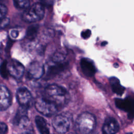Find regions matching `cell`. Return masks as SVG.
I'll return each mask as SVG.
<instances>
[{
    "mask_svg": "<svg viewBox=\"0 0 134 134\" xmlns=\"http://www.w3.org/2000/svg\"><path fill=\"white\" fill-rule=\"evenodd\" d=\"M46 99L54 103L58 107L64 105L66 100L67 91L63 87L53 84L47 86L44 90Z\"/></svg>",
    "mask_w": 134,
    "mask_h": 134,
    "instance_id": "6da1fadb",
    "label": "cell"
},
{
    "mask_svg": "<svg viewBox=\"0 0 134 134\" xmlns=\"http://www.w3.org/2000/svg\"><path fill=\"white\" fill-rule=\"evenodd\" d=\"M96 125V119L91 113L84 112L76 118L75 129L77 134H90Z\"/></svg>",
    "mask_w": 134,
    "mask_h": 134,
    "instance_id": "7a4b0ae2",
    "label": "cell"
},
{
    "mask_svg": "<svg viewBox=\"0 0 134 134\" xmlns=\"http://www.w3.org/2000/svg\"><path fill=\"white\" fill-rule=\"evenodd\" d=\"M44 16V8L40 3H36L25 10L22 19L27 23H36L42 19Z\"/></svg>",
    "mask_w": 134,
    "mask_h": 134,
    "instance_id": "3957f363",
    "label": "cell"
},
{
    "mask_svg": "<svg viewBox=\"0 0 134 134\" xmlns=\"http://www.w3.org/2000/svg\"><path fill=\"white\" fill-rule=\"evenodd\" d=\"M65 55L62 53L58 52L54 55L52 60V63L49 65L48 68L47 77H52L65 69L68 65V63L65 61Z\"/></svg>",
    "mask_w": 134,
    "mask_h": 134,
    "instance_id": "277c9868",
    "label": "cell"
},
{
    "mask_svg": "<svg viewBox=\"0 0 134 134\" xmlns=\"http://www.w3.org/2000/svg\"><path fill=\"white\" fill-rule=\"evenodd\" d=\"M35 107L38 112L47 117L54 115L58 109L54 103L44 97L37 98L35 101Z\"/></svg>",
    "mask_w": 134,
    "mask_h": 134,
    "instance_id": "5b68a950",
    "label": "cell"
},
{
    "mask_svg": "<svg viewBox=\"0 0 134 134\" xmlns=\"http://www.w3.org/2000/svg\"><path fill=\"white\" fill-rule=\"evenodd\" d=\"M115 103L117 108L128 113L129 118L134 117V96H128L125 99L116 98Z\"/></svg>",
    "mask_w": 134,
    "mask_h": 134,
    "instance_id": "8992f818",
    "label": "cell"
},
{
    "mask_svg": "<svg viewBox=\"0 0 134 134\" xmlns=\"http://www.w3.org/2000/svg\"><path fill=\"white\" fill-rule=\"evenodd\" d=\"M16 97L21 107L28 109L33 103V98L30 92L26 87L19 88L16 93Z\"/></svg>",
    "mask_w": 134,
    "mask_h": 134,
    "instance_id": "52a82bcc",
    "label": "cell"
},
{
    "mask_svg": "<svg viewBox=\"0 0 134 134\" xmlns=\"http://www.w3.org/2000/svg\"><path fill=\"white\" fill-rule=\"evenodd\" d=\"M52 124L54 130L60 134L66 133L70 128V120L63 114L55 116L52 120Z\"/></svg>",
    "mask_w": 134,
    "mask_h": 134,
    "instance_id": "ba28073f",
    "label": "cell"
},
{
    "mask_svg": "<svg viewBox=\"0 0 134 134\" xmlns=\"http://www.w3.org/2000/svg\"><path fill=\"white\" fill-rule=\"evenodd\" d=\"M7 69L8 74L17 79L21 78L25 72L24 65L16 60H12L7 62Z\"/></svg>",
    "mask_w": 134,
    "mask_h": 134,
    "instance_id": "9c48e42d",
    "label": "cell"
},
{
    "mask_svg": "<svg viewBox=\"0 0 134 134\" xmlns=\"http://www.w3.org/2000/svg\"><path fill=\"white\" fill-rule=\"evenodd\" d=\"M44 73V68L40 63L35 61L29 66L27 70V76L31 80H38L41 78Z\"/></svg>",
    "mask_w": 134,
    "mask_h": 134,
    "instance_id": "30bf717a",
    "label": "cell"
},
{
    "mask_svg": "<svg viewBox=\"0 0 134 134\" xmlns=\"http://www.w3.org/2000/svg\"><path fill=\"white\" fill-rule=\"evenodd\" d=\"M12 103V97L9 90L4 85H0V110L8 109Z\"/></svg>",
    "mask_w": 134,
    "mask_h": 134,
    "instance_id": "8fae6325",
    "label": "cell"
},
{
    "mask_svg": "<svg viewBox=\"0 0 134 134\" xmlns=\"http://www.w3.org/2000/svg\"><path fill=\"white\" fill-rule=\"evenodd\" d=\"M119 128V126L117 120L112 117L106 118L103 124L102 132L103 134H115Z\"/></svg>",
    "mask_w": 134,
    "mask_h": 134,
    "instance_id": "7c38bea8",
    "label": "cell"
},
{
    "mask_svg": "<svg viewBox=\"0 0 134 134\" xmlns=\"http://www.w3.org/2000/svg\"><path fill=\"white\" fill-rule=\"evenodd\" d=\"M80 66L83 74L87 77H92L96 72L93 62L88 58H82L80 61Z\"/></svg>",
    "mask_w": 134,
    "mask_h": 134,
    "instance_id": "4fadbf2b",
    "label": "cell"
},
{
    "mask_svg": "<svg viewBox=\"0 0 134 134\" xmlns=\"http://www.w3.org/2000/svg\"><path fill=\"white\" fill-rule=\"evenodd\" d=\"M27 109L21 107L19 108L14 119V122L21 128H25L28 126L29 119L27 115Z\"/></svg>",
    "mask_w": 134,
    "mask_h": 134,
    "instance_id": "5bb4252c",
    "label": "cell"
},
{
    "mask_svg": "<svg viewBox=\"0 0 134 134\" xmlns=\"http://www.w3.org/2000/svg\"><path fill=\"white\" fill-rule=\"evenodd\" d=\"M35 123L40 134H50L49 128L47 121L43 117L37 116L35 117Z\"/></svg>",
    "mask_w": 134,
    "mask_h": 134,
    "instance_id": "9a60e30c",
    "label": "cell"
},
{
    "mask_svg": "<svg viewBox=\"0 0 134 134\" xmlns=\"http://www.w3.org/2000/svg\"><path fill=\"white\" fill-rule=\"evenodd\" d=\"M109 83L113 92L118 95H121L125 90V88L122 86L119 79L116 77H111L109 79Z\"/></svg>",
    "mask_w": 134,
    "mask_h": 134,
    "instance_id": "2e32d148",
    "label": "cell"
},
{
    "mask_svg": "<svg viewBox=\"0 0 134 134\" xmlns=\"http://www.w3.org/2000/svg\"><path fill=\"white\" fill-rule=\"evenodd\" d=\"M38 31V26L33 25L29 26L26 31V37L29 40H34L37 36Z\"/></svg>",
    "mask_w": 134,
    "mask_h": 134,
    "instance_id": "e0dca14e",
    "label": "cell"
},
{
    "mask_svg": "<svg viewBox=\"0 0 134 134\" xmlns=\"http://www.w3.org/2000/svg\"><path fill=\"white\" fill-rule=\"evenodd\" d=\"M14 6L19 9H26L29 7V0H13Z\"/></svg>",
    "mask_w": 134,
    "mask_h": 134,
    "instance_id": "ac0fdd59",
    "label": "cell"
},
{
    "mask_svg": "<svg viewBox=\"0 0 134 134\" xmlns=\"http://www.w3.org/2000/svg\"><path fill=\"white\" fill-rule=\"evenodd\" d=\"M7 62L6 61H4L3 63V64L0 69L1 74L2 76V77L4 78L7 77V75H8V73L7 69Z\"/></svg>",
    "mask_w": 134,
    "mask_h": 134,
    "instance_id": "d6986e66",
    "label": "cell"
},
{
    "mask_svg": "<svg viewBox=\"0 0 134 134\" xmlns=\"http://www.w3.org/2000/svg\"><path fill=\"white\" fill-rule=\"evenodd\" d=\"M7 12L8 9L7 7L3 4H0V19L6 17Z\"/></svg>",
    "mask_w": 134,
    "mask_h": 134,
    "instance_id": "ffe728a7",
    "label": "cell"
},
{
    "mask_svg": "<svg viewBox=\"0 0 134 134\" xmlns=\"http://www.w3.org/2000/svg\"><path fill=\"white\" fill-rule=\"evenodd\" d=\"M8 132V127L6 124L3 121H0V134H7Z\"/></svg>",
    "mask_w": 134,
    "mask_h": 134,
    "instance_id": "44dd1931",
    "label": "cell"
},
{
    "mask_svg": "<svg viewBox=\"0 0 134 134\" xmlns=\"http://www.w3.org/2000/svg\"><path fill=\"white\" fill-rule=\"evenodd\" d=\"M9 19L6 17L0 19V29L6 28L9 25Z\"/></svg>",
    "mask_w": 134,
    "mask_h": 134,
    "instance_id": "7402d4cb",
    "label": "cell"
},
{
    "mask_svg": "<svg viewBox=\"0 0 134 134\" xmlns=\"http://www.w3.org/2000/svg\"><path fill=\"white\" fill-rule=\"evenodd\" d=\"M91 35V31L89 29H86L82 32L81 33V37L85 39H88Z\"/></svg>",
    "mask_w": 134,
    "mask_h": 134,
    "instance_id": "603a6c76",
    "label": "cell"
},
{
    "mask_svg": "<svg viewBox=\"0 0 134 134\" xmlns=\"http://www.w3.org/2000/svg\"><path fill=\"white\" fill-rule=\"evenodd\" d=\"M9 35L12 39H16L19 35V32L17 29H12L10 31Z\"/></svg>",
    "mask_w": 134,
    "mask_h": 134,
    "instance_id": "cb8c5ba5",
    "label": "cell"
},
{
    "mask_svg": "<svg viewBox=\"0 0 134 134\" xmlns=\"http://www.w3.org/2000/svg\"><path fill=\"white\" fill-rule=\"evenodd\" d=\"M23 134H34L32 130H27L26 131L24 132Z\"/></svg>",
    "mask_w": 134,
    "mask_h": 134,
    "instance_id": "d4e9b609",
    "label": "cell"
},
{
    "mask_svg": "<svg viewBox=\"0 0 134 134\" xmlns=\"http://www.w3.org/2000/svg\"><path fill=\"white\" fill-rule=\"evenodd\" d=\"M3 62H4V61H3V60L2 59V58L0 57V69H1V68L2 65V64H3Z\"/></svg>",
    "mask_w": 134,
    "mask_h": 134,
    "instance_id": "484cf974",
    "label": "cell"
},
{
    "mask_svg": "<svg viewBox=\"0 0 134 134\" xmlns=\"http://www.w3.org/2000/svg\"><path fill=\"white\" fill-rule=\"evenodd\" d=\"M69 134H77V133H70Z\"/></svg>",
    "mask_w": 134,
    "mask_h": 134,
    "instance_id": "4316f807",
    "label": "cell"
},
{
    "mask_svg": "<svg viewBox=\"0 0 134 134\" xmlns=\"http://www.w3.org/2000/svg\"><path fill=\"white\" fill-rule=\"evenodd\" d=\"M127 134H132V133H127Z\"/></svg>",
    "mask_w": 134,
    "mask_h": 134,
    "instance_id": "83f0119b",
    "label": "cell"
},
{
    "mask_svg": "<svg viewBox=\"0 0 134 134\" xmlns=\"http://www.w3.org/2000/svg\"><path fill=\"white\" fill-rule=\"evenodd\" d=\"M42 1H46V0H42Z\"/></svg>",
    "mask_w": 134,
    "mask_h": 134,
    "instance_id": "f1b7e54d",
    "label": "cell"
}]
</instances>
